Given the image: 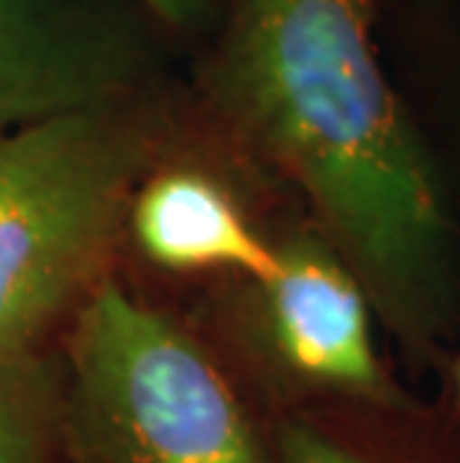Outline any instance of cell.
<instances>
[{"label":"cell","mask_w":460,"mask_h":463,"mask_svg":"<svg viewBox=\"0 0 460 463\" xmlns=\"http://www.w3.org/2000/svg\"><path fill=\"white\" fill-rule=\"evenodd\" d=\"M210 93L311 201L398 341L427 356L452 317V224L377 57L368 0H237Z\"/></svg>","instance_id":"1"},{"label":"cell","mask_w":460,"mask_h":463,"mask_svg":"<svg viewBox=\"0 0 460 463\" xmlns=\"http://www.w3.org/2000/svg\"><path fill=\"white\" fill-rule=\"evenodd\" d=\"M162 117L141 93L0 129V353H39L111 275Z\"/></svg>","instance_id":"2"},{"label":"cell","mask_w":460,"mask_h":463,"mask_svg":"<svg viewBox=\"0 0 460 463\" xmlns=\"http://www.w3.org/2000/svg\"><path fill=\"white\" fill-rule=\"evenodd\" d=\"M54 463H276L198 341L114 275L66 326Z\"/></svg>","instance_id":"3"},{"label":"cell","mask_w":460,"mask_h":463,"mask_svg":"<svg viewBox=\"0 0 460 463\" xmlns=\"http://www.w3.org/2000/svg\"><path fill=\"white\" fill-rule=\"evenodd\" d=\"M267 279H237L239 341L281 398L407 410L374 338V302L320 228L276 242Z\"/></svg>","instance_id":"4"},{"label":"cell","mask_w":460,"mask_h":463,"mask_svg":"<svg viewBox=\"0 0 460 463\" xmlns=\"http://www.w3.org/2000/svg\"><path fill=\"white\" fill-rule=\"evenodd\" d=\"M138 90L135 57L54 0H0V129Z\"/></svg>","instance_id":"5"},{"label":"cell","mask_w":460,"mask_h":463,"mask_svg":"<svg viewBox=\"0 0 460 463\" xmlns=\"http://www.w3.org/2000/svg\"><path fill=\"white\" fill-rule=\"evenodd\" d=\"M126 236L159 269L267 279L276 242L251 224L228 185L198 167H153L132 194Z\"/></svg>","instance_id":"6"},{"label":"cell","mask_w":460,"mask_h":463,"mask_svg":"<svg viewBox=\"0 0 460 463\" xmlns=\"http://www.w3.org/2000/svg\"><path fill=\"white\" fill-rule=\"evenodd\" d=\"M61 401V356L0 353V463L57 460Z\"/></svg>","instance_id":"7"},{"label":"cell","mask_w":460,"mask_h":463,"mask_svg":"<svg viewBox=\"0 0 460 463\" xmlns=\"http://www.w3.org/2000/svg\"><path fill=\"white\" fill-rule=\"evenodd\" d=\"M269 446L276 463H371L302 416H281L269 433Z\"/></svg>","instance_id":"8"},{"label":"cell","mask_w":460,"mask_h":463,"mask_svg":"<svg viewBox=\"0 0 460 463\" xmlns=\"http://www.w3.org/2000/svg\"><path fill=\"white\" fill-rule=\"evenodd\" d=\"M141 4L150 9L162 24L183 31V27H192L203 15L207 0H141Z\"/></svg>","instance_id":"9"},{"label":"cell","mask_w":460,"mask_h":463,"mask_svg":"<svg viewBox=\"0 0 460 463\" xmlns=\"http://www.w3.org/2000/svg\"><path fill=\"white\" fill-rule=\"evenodd\" d=\"M455 395H457V401H460V359L455 362Z\"/></svg>","instance_id":"10"}]
</instances>
